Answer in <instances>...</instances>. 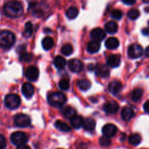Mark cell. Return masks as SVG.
I'll return each instance as SVG.
<instances>
[{
	"label": "cell",
	"mask_w": 149,
	"mask_h": 149,
	"mask_svg": "<svg viewBox=\"0 0 149 149\" xmlns=\"http://www.w3.org/2000/svg\"><path fill=\"white\" fill-rule=\"evenodd\" d=\"M118 45H119V41L118 40V39L115 37L109 38L105 42V46H106L108 49H116L118 47Z\"/></svg>",
	"instance_id": "22"
},
{
	"label": "cell",
	"mask_w": 149,
	"mask_h": 149,
	"mask_svg": "<svg viewBox=\"0 0 149 149\" xmlns=\"http://www.w3.org/2000/svg\"><path fill=\"white\" fill-rule=\"evenodd\" d=\"M143 1L145 3H149V0H143Z\"/></svg>",
	"instance_id": "46"
},
{
	"label": "cell",
	"mask_w": 149,
	"mask_h": 149,
	"mask_svg": "<svg viewBox=\"0 0 149 149\" xmlns=\"http://www.w3.org/2000/svg\"><path fill=\"white\" fill-rule=\"evenodd\" d=\"M143 54V49L140 45L134 44L129 46L128 49V55L132 59H136L141 57Z\"/></svg>",
	"instance_id": "7"
},
{
	"label": "cell",
	"mask_w": 149,
	"mask_h": 149,
	"mask_svg": "<svg viewBox=\"0 0 149 149\" xmlns=\"http://www.w3.org/2000/svg\"><path fill=\"white\" fill-rule=\"evenodd\" d=\"M78 13L79 12L77 8H76L74 7H71L67 10V12H66V15H67V17L69 19H74L77 17V15H78Z\"/></svg>",
	"instance_id": "28"
},
{
	"label": "cell",
	"mask_w": 149,
	"mask_h": 149,
	"mask_svg": "<svg viewBox=\"0 0 149 149\" xmlns=\"http://www.w3.org/2000/svg\"><path fill=\"white\" fill-rule=\"evenodd\" d=\"M25 75L28 80L31 81H35L37 80L38 77H39V70L37 69V67L31 65L26 68Z\"/></svg>",
	"instance_id": "8"
},
{
	"label": "cell",
	"mask_w": 149,
	"mask_h": 149,
	"mask_svg": "<svg viewBox=\"0 0 149 149\" xmlns=\"http://www.w3.org/2000/svg\"><path fill=\"white\" fill-rule=\"evenodd\" d=\"M145 55L148 57V58H149V47H148L147 48L145 49Z\"/></svg>",
	"instance_id": "44"
},
{
	"label": "cell",
	"mask_w": 149,
	"mask_h": 149,
	"mask_svg": "<svg viewBox=\"0 0 149 149\" xmlns=\"http://www.w3.org/2000/svg\"><path fill=\"white\" fill-rule=\"evenodd\" d=\"M91 37L93 39V41L99 42L105 39V33L100 28H96L91 31Z\"/></svg>",
	"instance_id": "12"
},
{
	"label": "cell",
	"mask_w": 149,
	"mask_h": 149,
	"mask_svg": "<svg viewBox=\"0 0 149 149\" xmlns=\"http://www.w3.org/2000/svg\"><path fill=\"white\" fill-rule=\"evenodd\" d=\"M16 149H31V148L29 146L26 145V144H23V145L18 146Z\"/></svg>",
	"instance_id": "41"
},
{
	"label": "cell",
	"mask_w": 149,
	"mask_h": 149,
	"mask_svg": "<svg viewBox=\"0 0 149 149\" xmlns=\"http://www.w3.org/2000/svg\"><path fill=\"white\" fill-rule=\"evenodd\" d=\"M58 149H61V148H58Z\"/></svg>",
	"instance_id": "48"
},
{
	"label": "cell",
	"mask_w": 149,
	"mask_h": 149,
	"mask_svg": "<svg viewBox=\"0 0 149 149\" xmlns=\"http://www.w3.org/2000/svg\"><path fill=\"white\" fill-rule=\"evenodd\" d=\"M118 109H119V106L118 103L114 100H110L105 103L104 106V110L107 113H110V114H113L118 111Z\"/></svg>",
	"instance_id": "11"
},
{
	"label": "cell",
	"mask_w": 149,
	"mask_h": 149,
	"mask_svg": "<svg viewBox=\"0 0 149 149\" xmlns=\"http://www.w3.org/2000/svg\"><path fill=\"white\" fill-rule=\"evenodd\" d=\"M42 47L45 50H50L52 49L54 46V40L50 36L44 38L42 42Z\"/></svg>",
	"instance_id": "23"
},
{
	"label": "cell",
	"mask_w": 149,
	"mask_h": 149,
	"mask_svg": "<svg viewBox=\"0 0 149 149\" xmlns=\"http://www.w3.org/2000/svg\"><path fill=\"white\" fill-rule=\"evenodd\" d=\"M83 121H84V119L80 116H74L70 119L72 126L74 129H79V128L81 127L83 125Z\"/></svg>",
	"instance_id": "20"
},
{
	"label": "cell",
	"mask_w": 149,
	"mask_h": 149,
	"mask_svg": "<svg viewBox=\"0 0 149 149\" xmlns=\"http://www.w3.org/2000/svg\"><path fill=\"white\" fill-rule=\"evenodd\" d=\"M64 116L67 118H72L73 116H76V111L73 109L72 107H70V106H67L65 109H64V111H63Z\"/></svg>",
	"instance_id": "29"
},
{
	"label": "cell",
	"mask_w": 149,
	"mask_h": 149,
	"mask_svg": "<svg viewBox=\"0 0 149 149\" xmlns=\"http://www.w3.org/2000/svg\"><path fill=\"white\" fill-rule=\"evenodd\" d=\"M48 101L51 106L54 107L59 108L64 106L67 101V97L65 95L60 92H55L49 95L48 97Z\"/></svg>",
	"instance_id": "3"
},
{
	"label": "cell",
	"mask_w": 149,
	"mask_h": 149,
	"mask_svg": "<svg viewBox=\"0 0 149 149\" xmlns=\"http://www.w3.org/2000/svg\"><path fill=\"white\" fill-rule=\"evenodd\" d=\"M142 32H143V34L146 35V36H147V35H149V29H144Z\"/></svg>",
	"instance_id": "42"
},
{
	"label": "cell",
	"mask_w": 149,
	"mask_h": 149,
	"mask_svg": "<svg viewBox=\"0 0 149 149\" xmlns=\"http://www.w3.org/2000/svg\"><path fill=\"white\" fill-rule=\"evenodd\" d=\"M22 93L25 97H27V98H30L34 95V88L33 85L30 83H24L22 86Z\"/></svg>",
	"instance_id": "14"
},
{
	"label": "cell",
	"mask_w": 149,
	"mask_h": 149,
	"mask_svg": "<svg viewBox=\"0 0 149 149\" xmlns=\"http://www.w3.org/2000/svg\"><path fill=\"white\" fill-rule=\"evenodd\" d=\"M33 32V26L31 22H27L25 25V30H24V36L26 37H29L32 34Z\"/></svg>",
	"instance_id": "32"
},
{
	"label": "cell",
	"mask_w": 149,
	"mask_h": 149,
	"mask_svg": "<svg viewBox=\"0 0 149 149\" xmlns=\"http://www.w3.org/2000/svg\"><path fill=\"white\" fill-rule=\"evenodd\" d=\"M143 90L140 88H137L135 90H134L131 93V100L134 102H137L138 100H140V99L141 98L142 96H143Z\"/></svg>",
	"instance_id": "27"
},
{
	"label": "cell",
	"mask_w": 149,
	"mask_h": 149,
	"mask_svg": "<svg viewBox=\"0 0 149 149\" xmlns=\"http://www.w3.org/2000/svg\"><path fill=\"white\" fill-rule=\"evenodd\" d=\"M58 86L62 90H68L70 86V81L67 79H62L58 83Z\"/></svg>",
	"instance_id": "34"
},
{
	"label": "cell",
	"mask_w": 149,
	"mask_h": 149,
	"mask_svg": "<svg viewBox=\"0 0 149 149\" xmlns=\"http://www.w3.org/2000/svg\"><path fill=\"white\" fill-rule=\"evenodd\" d=\"M99 143L102 146H109L111 143V141L110 140V138L104 136L99 139Z\"/></svg>",
	"instance_id": "37"
},
{
	"label": "cell",
	"mask_w": 149,
	"mask_h": 149,
	"mask_svg": "<svg viewBox=\"0 0 149 149\" xmlns=\"http://www.w3.org/2000/svg\"><path fill=\"white\" fill-rule=\"evenodd\" d=\"M61 52L63 55H66V56H69V55H70L73 52L72 46L71 45H70V44L64 45V46L61 47Z\"/></svg>",
	"instance_id": "31"
},
{
	"label": "cell",
	"mask_w": 149,
	"mask_h": 149,
	"mask_svg": "<svg viewBox=\"0 0 149 149\" xmlns=\"http://www.w3.org/2000/svg\"><path fill=\"white\" fill-rule=\"evenodd\" d=\"M4 103L8 109L13 110L19 107L20 104V98L18 95L9 94L4 98Z\"/></svg>",
	"instance_id": "4"
},
{
	"label": "cell",
	"mask_w": 149,
	"mask_h": 149,
	"mask_svg": "<svg viewBox=\"0 0 149 149\" xmlns=\"http://www.w3.org/2000/svg\"><path fill=\"white\" fill-rule=\"evenodd\" d=\"M53 63L56 68H57L59 70H61L65 67L67 62H66L65 58H63L62 56L58 55V56L55 57V58H54Z\"/></svg>",
	"instance_id": "21"
},
{
	"label": "cell",
	"mask_w": 149,
	"mask_h": 149,
	"mask_svg": "<svg viewBox=\"0 0 149 149\" xmlns=\"http://www.w3.org/2000/svg\"><path fill=\"white\" fill-rule=\"evenodd\" d=\"M100 49V43L96 41H91L87 45V51L89 53H96Z\"/></svg>",
	"instance_id": "19"
},
{
	"label": "cell",
	"mask_w": 149,
	"mask_h": 149,
	"mask_svg": "<svg viewBox=\"0 0 149 149\" xmlns=\"http://www.w3.org/2000/svg\"><path fill=\"white\" fill-rule=\"evenodd\" d=\"M123 13L122 11L119 10H114L111 13V17L115 20H120L122 17Z\"/></svg>",
	"instance_id": "36"
},
{
	"label": "cell",
	"mask_w": 149,
	"mask_h": 149,
	"mask_svg": "<svg viewBox=\"0 0 149 149\" xmlns=\"http://www.w3.org/2000/svg\"><path fill=\"white\" fill-rule=\"evenodd\" d=\"M145 10L146 12H149V7H146V8L145 9Z\"/></svg>",
	"instance_id": "45"
},
{
	"label": "cell",
	"mask_w": 149,
	"mask_h": 149,
	"mask_svg": "<svg viewBox=\"0 0 149 149\" xmlns=\"http://www.w3.org/2000/svg\"><path fill=\"white\" fill-rule=\"evenodd\" d=\"M68 66L72 72H80L83 69V63L78 59H71L68 62Z\"/></svg>",
	"instance_id": "9"
},
{
	"label": "cell",
	"mask_w": 149,
	"mask_h": 149,
	"mask_svg": "<svg viewBox=\"0 0 149 149\" xmlns=\"http://www.w3.org/2000/svg\"><path fill=\"white\" fill-rule=\"evenodd\" d=\"M15 36L10 31H1L0 32V47L4 49H9L14 45Z\"/></svg>",
	"instance_id": "2"
},
{
	"label": "cell",
	"mask_w": 149,
	"mask_h": 149,
	"mask_svg": "<svg viewBox=\"0 0 149 149\" xmlns=\"http://www.w3.org/2000/svg\"><path fill=\"white\" fill-rule=\"evenodd\" d=\"M95 68H96V65H93V64L89 65V69L90 70V71H91V70H95Z\"/></svg>",
	"instance_id": "43"
},
{
	"label": "cell",
	"mask_w": 149,
	"mask_h": 149,
	"mask_svg": "<svg viewBox=\"0 0 149 149\" xmlns=\"http://www.w3.org/2000/svg\"><path fill=\"white\" fill-rule=\"evenodd\" d=\"M121 63V56L119 55H112L108 57L107 64L111 68H116Z\"/></svg>",
	"instance_id": "15"
},
{
	"label": "cell",
	"mask_w": 149,
	"mask_h": 149,
	"mask_svg": "<svg viewBox=\"0 0 149 149\" xmlns=\"http://www.w3.org/2000/svg\"><path fill=\"white\" fill-rule=\"evenodd\" d=\"M4 15L8 17L15 18L23 14V6L17 0H10L4 4L3 7Z\"/></svg>",
	"instance_id": "1"
},
{
	"label": "cell",
	"mask_w": 149,
	"mask_h": 149,
	"mask_svg": "<svg viewBox=\"0 0 149 149\" xmlns=\"http://www.w3.org/2000/svg\"><path fill=\"white\" fill-rule=\"evenodd\" d=\"M143 108H144L145 111L146 113H149V100H148V101H146L145 103Z\"/></svg>",
	"instance_id": "40"
},
{
	"label": "cell",
	"mask_w": 149,
	"mask_h": 149,
	"mask_svg": "<svg viewBox=\"0 0 149 149\" xmlns=\"http://www.w3.org/2000/svg\"><path fill=\"white\" fill-rule=\"evenodd\" d=\"M77 84H78L79 88L81 90H83V91H86V90H88L91 87V82L89 80L86 79L80 80L78 83H77Z\"/></svg>",
	"instance_id": "30"
},
{
	"label": "cell",
	"mask_w": 149,
	"mask_h": 149,
	"mask_svg": "<svg viewBox=\"0 0 149 149\" xmlns=\"http://www.w3.org/2000/svg\"><path fill=\"white\" fill-rule=\"evenodd\" d=\"M55 126L59 130L62 131V132H69L70 131V127L67 123L64 122H61L60 120H57L55 122Z\"/></svg>",
	"instance_id": "26"
},
{
	"label": "cell",
	"mask_w": 149,
	"mask_h": 149,
	"mask_svg": "<svg viewBox=\"0 0 149 149\" xmlns=\"http://www.w3.org/2000/svg\"><path fill=\"white\" fill-rule=\"evenodd\" d=\"M148 25H149V21H148Z\"/></svg>",
	"instance_id": "47"
},
{
	"label": "cell",
	"mask_w": 149,
	"mask_h": 149,
	"mask_svg": "<svg viewBox=\"0 0 149 149\" xmlns=\"http://www.w3.org/2000/svg\"><path fill=\"white\" fill-rule=\"evenodd\" d=\"M15 125L18 127H27L31 124V119L24 113H18L14 117Z\"/></svg>",
	"instance_id": "5"
},
{
	"label": "cell",
	"mask_w": 149,
	"mask_h": 149,
	"mask_svg": "<svg viewBox=\"0 0 149 149\" xmlns=\"http://www.w3.org/2000/svg\"><path fill=\"white\" fill-rule=\"evenodd\" d=\"M127 15L131 20H135L140 16V12L137 9H131L128 12Z\"/></svg>",
	"instance_id": "35"
},
{
	"label": "cell",
	"mask_w": 149,
	"mask_h": 149,
	"mask_svg": "<svg viewBox=\"0 0 149 149\" xmlns=\"http://www.w3.org/2000/svg\"><path fill=\"white\" fill-rule=\"evenodd\" d=\"M128 140L129 143L131 145L136 146L139 145V144L140 143V142H141V136H140L139 134L134 133L130 135V136L129 137Z\"/></svg>",
	"instance_id": "25"
},
{
	"label": "cell",
	"mask_w": 149,
	"mask_h": 149,
	"mask_svg": "<svg viewBox=\"0 0 149 149\" xmlns=\"http://www.w3.org/2000/svg\"><path fill=\"white\" fill-rule=\"evenodd\" d=\"M134 112L131 108L127 106V107H124L122 109V111H121V117H122V119L124 121H129L134 116Z\"/></svg>",
	"instance_id": "17"
},
{
	"label": "cell",
	"mask_w": 149,
	"mask_h": 149,
	"mask_svg": "<svg viewBox=\"0 0 149 149\" xmlns=\"http://www.w3.org/2000/svg\"><path fill=\"white\" fill-rule=\"evenodd\" d=\"M83 127L86 131H92L94 130L95 127H96V122L92 118L88 117L83 121Z\"/></svg>",
	"instance_id": "18"
},
{
	"label": "cell",
	"mask_w": 149,
	"mask_h": 149,
	"mask_svg": "<svg viewBox=\"0 0 149 149\" xmlns=\"http://www.w3.org/2000/svg\"><path fill=\"white\" fill-rule=\"evenodd\" d=\"M122 1L127 5H132L135 3V0H122Z\"/></svg>",
	"instance_id": "39"
},
{
	"label": "cell",
	"mask_w": 149,
	"mask_h": 149,
	"mask_svg": "<svg viewBox=\"0 0 149 149\" xmlns=\"http://www.w3.org/2000/svg\"><path fill=\"white\" fill-rule=\"evenodd\" d=\"M95 71H96V75L102 77V78H107L110 75V71L106 65L98 64L96 65Z\"/></svg>",
	"instance_id": "13"
},
{
	"label": "cell",
	"mask_w": 149,
	"mask_h": 149,
	"mask_svg": "<svg viewBox=\"0 0 149 149\" xmlns=\"http://www.w3.org/2000/svg\"><path fill=\"white\" fill-rule=\"evenodd\" d=\"M7 146V141L3 135H0V149H5Z\"/></svg>",
	"instance_id": "38"
},
{
	"label": "cell",
	"mask_w": 149,
	"mask_h": 149,
	"mask_svg": "<svg viewBox=\"0 0 149 149\" xmlns=\"http://www.w3.org/2000/svg\"><path fill=\"white\" fill-rule=\"evenodd\" d=\"M117 132V127L112 124H107L102 128V133L106 138H110L115 136Z\"/></svg>",
	"instance_id": "10"
},
{
	"label": "cell",
	"mask_w": 149,
	"mask_h": 149,
	"mask_svg": "<svg viewBox=\"0 0 149 149\" xmlns=\"http://www.w3.org/2000/svg\"><path fill=\"white\" fill-rule=\"evenodd\" d=\"M105 30L110 34L116 33L118 31V24L114 21H110L105 24Z\"/></svg>",
	"instance_id": "24"
},
{
	"label": "cell",
	"mask_w": 149,
	"mask_h": 149,
	"mask_svg": "<svg viewBox=\"0 0 149 149\" xmlns=\"http://www.w3.org/2000/svg\"><path fill=\"white\" fill-rule=\"evenodd\" d=\"M33 58V55L32 53H29V52H22L20 55V61L23 62H30Z\"/></svg>",
	"instance_id": "33"
},
{
	"label": "cell",
	"mask_w": 149,
	"mask_h": 149,
	"mask_svg": "<svg viewBox=\"0 0 149 149\" xmlns=\"http://www.w3.org/2000/svg\"><path fill=\"white\" fill-rule=\"evenodd\" d=\"M121 88H122V84H121V83L120 82V81H112V82L110 83V84L108 85L109 91L110 92L112 95H117L118 93H119Z\"/></svg>",
	"instance_id": "16"
},
{
	"label": "cell",
	"mask_w": 149,
	"mask_h": 149,
	"mask_svg": "<svg viewBox=\"0 0 149 149\" xmlns=\"http://www.w3.org/2000/svg\"><path fill=\"white\" fill-rule=\"evenodd\" d=\"M11 142L15 146H20L25 144L28 141L27 136L23 132H13L10 136Z\"/></svg>",
	"instance_id": "6"
}]
</instances>
